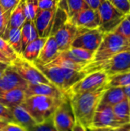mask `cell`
<instances>
[{
	"label": "cell",
	"instance_id": "1",
	"mask_svg": "<svg viewBox=\"0 0 130 131\" xmlns=\"http://www.w3.org/2000/svg\"><path fill=\"white\" fill-rule=\"evenodd\" d=\"M107 88V86H104L95 91L74 94L68 97L76 121L88 130L91 127L93 116Z\"/></svg>",
	"mask_w": 130,
	"mask_h": 131
},
{
	"label": "cell",
	"instance_id": "2",
	"mask_svg": "<svg viewBox=\"0 0 130 131\" xmlns=\"http://www.w3.org/2000/svg\"><path fill=\"white\" fill-rule=\"evenodd\" d=\"M65 97L48 96H32L27 97L22 106L28 111L37 124H40L51 117L55 110Z\"/></svg>",
	"mask_w": 130,
	"mask_h": 131
},
{
	"label": "cell",
	"instance_id": "3",
	"mask_svg": "<svg viewBox=\"0 0 130 131\" xmlns=\"http://www.w3.org/2000/svg\"><path fill=\"white\" fill-rule=\"evenodd\" d=\"M130 48V41L115 32L104 34L103 40L94 53L93 60L87 65L102 64L116 54Z\"/></svg>",
	"mask_w": 130,
	"mask_h": 131
},
{
	"label": "cell",
	"instance_id": "4",
	"mask_svg": "<svg viewBox=\"0 0 130 131\" xmlns=\"http://www.w3.org/2000/svg\"><path fill=\"white\" fill-rule=\"evenodd\" d=\"M103 71L109 76L130 71V48L124 50L108 61L97 65H86L82 71L87 75L97 71Z\"/></svg>",
	"mask_w": 130,
	"mask_h": 131
},
{
	"label": "cell",
	"instance_id": "5",
	"mask_svg": "<svg viewBox=\"0 0 130 131\" xmlns=\"http://www.w3.org/2000/svg\"><path fill=\"white\" fill-rule=\"evenodd\" d=\"M109 76L102 70L90 73L73 85L66 92V96L68 98L74 94L97 90L104 86H107Z\"/></svg>",
	"mask_w": 130,
	"mask_h": 131
},
{
	"label": "cell",
	"instance_id": "6",
	"mask_svg": "<svg viewBox=\"0 0 130 131\" xmlns=\"http://www.w3.org/2000/svg\"><path fill=\"white\" fill-rule=\"evenodd\" d=\"M11 68L16 71L28 84H44L54 85L44 74L33 64L21 56L11 62L10 64Z\"/></svg>",
	"mask_w": 130,
	"mask_h": 131
},
{
	"label": "cell",
	"instance_id": "7",
	"mask_svg": "<svg viewBox=\"0 0 130 131\" xmlns=\"http://www.w3.org/2000/svg\"><path fill=\"white\" fill-rule=\"evenodd\" d=\"M100 17L99 30L103 34L113 32L123 18L125 14L118 10L107 0H103L97 9Z\"/></svg>",
	"mask_w": 130,
	"mask_h": 131
},
{
	"label": "cell",
	"instance_id": "8",
	"mask_svg": "<svg viewBox=\"0 0 130 131\" xmlns=\"http://www.w3.org/2000/svg\"><path fill=\"white\" fill-rule=\"evenodd\" d=\"M104 34L97 29H85L77 28V32L71 44V47L86 49L95 53L100 46Z\"/></svg>",
	"mask_w": 130,
	"mask_h": 131
},
{
	"label": "cell",
	"instance_id": "9",
	"mask_svg": "<svg viewBox=\"0 0 130 131\" xmlns=\"http://www.w3.org/2000/svg\"><path fill=\"white\" fill-rule=\"evenodd\" d=\"M54 125L57 131H73L76 119L70 100L65 97L52 115Z\"/></svg>",
	"mask_w": 130,
	"mask_h": 131
},
{
	"label": "cell",
	"instance_id": "10",
	"mask_svg": "<svg viewBox=\"0 0 130 131\" xmlns=\"http://www.w3.org/2000/svg\"><path fill=\"white\" fill-rule=\"evenodd\" d=\"M122 125L123 124H121L116 118L113 107L100 103L93 116L90 128L109 127L115 129Z\"/></svg>",
	"mask_w": 130,
	"mask_h": 131
},
{
	"label": "cell",
	"instance_id": "11",
	"mask_svg": "<svg viewBox=\"0 0 130 131\" xmlns=\"http://www.w3.org/2000/svg\"><path fill=\"white\" fill-rule=\"evenodd\" d=\"M79 28L97 29L100 27V17L97 10L87 8L68 19Z\"/></svg>",
	"mask_w": 130,
	"mask_h": 131
},
{
	"label": "cell",
	"instance_id": "12",
	"mask_svg": "<svg viewBox=\"0 0 130 131\" xmlns=\"http://www.w3.org/2000/svg\"><path fill=\"white\" fill-rule=\"evenodd\" d=\"M57 8L38 12L34 22L39 37L48 38L51 35Z\"/></svg>",
	"mask_w": 130,
	"mask_h": 131
},
{
	"label": "cell",
	"instance_id": "13",
	"mask_svg": "<svg viewBox=\"0 0 130 131\" xmlns=\"http://www.w3.org/2000/svg\"><path fill=\"white\" fill-rule=\"evenodd\" d=\"M77 32V27L68 20L53 35L61 52L68 50Z\"/></svg>",
	"mask_w": 130,
	"mask_h": 131
},
{
	"label": "cell",
	"instance_id": "14",
	"mask_svg": "<svg viewBox=\"0 0 130 131\" xmlns=\"http://www.w3.org/2000/svg\"><path fill=\"white\" fill-rule=\"evenodd\" d=\"M27 85L28 82L8 65L0 78V94L15 88H23L25 90Z\"/></svg>",
	"mask_w": 130,
	"mask_h": 131
},
{
	"label": "cell",
	"instance_id": "15",
	"mask_svg": "<svg viewBox=\"0 0 130 131\" xmlns=\"http://www.w3.org/2000/svg\"><path fill=\"white\" fill-rule=\"evenodd\" d=\"M33 64L44 74V76L54 86H56L66 95L67 89H66L65 79H64V75L62 68L51 64L46 65H41L34 62Z\"/></svg>",
	"mask_w": 130,
	"mask_h": 131
},
{
	"label": "cell",
	"instance_id": "16",
	"mask_svg": "<svg viewBox=\"0 0 130 131\" xmlns=\"http://www.w3.org/2000/svg\"><path fill=\"white\" fill-rule=\"evenodd\" d=\"M26 98L32 96H48L54 97H67L60 89L52 84H28L25 90Z\"/></svg>",
	"mask_w": 130,
	"mask_h": 131
},
{
	"label": "cell",
	"instance_id": "17",
	"mask_svg": "<svg viewBox=\"0 0 130 131\" xmlns=\"http://www.w3.org/2000/svg\"><path fill=\"white\" fill-rule=\"evenodd\" d=\"M60 53L61 51H59L54 35H50L47 38L38 58L34 61V63H37L41 65L48 64L52 62L60 54Z\"/></svg>",
	"mask_w": 130,
	"mask_h": 131
},
{
	"label": "cell",
	"instance_id": "18",
	"mask_svg": "<svg viewBox=\"0 0 130 131\" xmlns=\"http://www.w3.org/2000/svg\"><path fill=\"white\" fill-rule=\"evenodd\" d=\"M25 99V91L23 88H15L0 94V104L8 109L21 105Z\"/></svg>",
	"mask_w": 130,
	"mask_h": 131
},
{
	"label": "cell",
	"instance_id": "19",
	"mask_svg": "<svg viewBox=\"0 0 130 131\" xmlns=\"http://www.w3.org/2000/svg\"><path fill=\"white\" fill-rule=\"evenodd\" d=\"M10 111L14 122L24 127L27 131H29L37 124L36 121L28 112V111L22 106V104L13 107L10 109Z\"/></svg>",
	"mask_w": 130,
	"mask_h": 131
},
{
	"label": "cell",
	"instance_id": "20",
	"mask_svg": "<svg viewBox=\"0 0 130 131\" xmlns=\"http://www.w3.org/2000/svg\"><path fill=\"white\" fill-rule=\"evenodd\" d=\"M48 38L38 37L34 41L29 43L23 50L21 57L30 62H34L38 58Z\"/></svg>",
	"mask_w": 130,
	"mask_h": 131
},
{
	"label": "cell",
	"instance_id": "21",
	"mask_svg": "<svg viewBox=\"0 0 130 131\" xmlns=\"http://www.w3.org/2000/svg\"><path fill=\"white\" fill-rule=\"evenodd\" d=\"M126 98V95L123 92V88L112 87L107 88L100 101V104H107L113 107L123 99Z\"/></svg>",
	"mask_w": 130,
	"mask_h": 131
},
{
	"label": "cell",
	"instance_id": "22",
	"mask_svg": "<svg viewBox=\"0 0 130 131\" xmlns=\"http://www.w3.org/2000/svg\"><path fill=\"white\" fill-rule=\"evenodd\" d=\"M25 0H21L18 5L11 12L6 31L11 28H21L22 25L25 22L26 17L25 14Z\"/></svg>",
	"mask_w": 130,
	"mask_h": 131
},
{
	"label": "cell",
	"instance_id": "23",
	"mask_svg": "<svg viewBox=\"0 0 130 131\" xmlns=\"http://www.w3.org/2000/svg\"><path fill=\"white\" fill-rule=\"evenodd\" d=\"M58 7L65 12L68 19L83 9L89 8L84 0H60Z\"/></svg>",
	"mask_w": 130,
	"mask_h": 131
},
{
	"label": "cell",
	"instance_id": "24",
	"mask_svg": "<svg viewBox=\"0 0 130 131\" xmlns=\"http://www.w3.org/2000/svg\"><path fill=\"white\" fill-rule=\"evenodd\" d=\"M3 39L7 41V42L10 45V46L13 48L15 52L18 56H21L22 53L21 28H9L5 34Z\"/></svg>",
	"mask_w": 130,
	"mask_h": 131
},
{
	"label": "cell",
	"instance_id": "25",
	"mask_svg": "<svg viewBox=\"0 0 130 131\" xmlns=\"http://www.w3.org/2000/svg\"><path fill=\"white\" fill-rule=\"evenodd\" d=\"M21 46H22V51H23L25 48L29 43L37 39L39 36L34 22L32 21L26 20L21 28Z\"/></svg>",
	"mask_w": 130,
	"mask_h": 131
},
{
	"label": "cell",
	"instance_id": "26",
	"mask_svg": "<svg viewBox=\"0 0 130 131\" xmlns=\"http://www.w3.org/2000/svg\"><path fill=\"white\" fill-rule=\"evenodd\" d=\"M113 113L121 124L130 123V101L126 97L113 107Z\"/></svg>",
	"mask_w": 130,
	"mask_h": 131
},
{
	"label": "cell",
	"instance_id": "27",
	"mask_svg": "<svg viewBox=\"0 0 130 131\" xmlns=\"http://www.w3.org/2000/svg\"><path fill=\"white\" fill-rule=\"evenodd\" d=\"M130 86V71L109 77L107 88H125Z\"/></svg>",
	"mask_w": 130,
	"mask_h": 131
},
{
	"label": "cell",
	"instance_id": "28",
	"mask_svg": "<svg viewBox=\"0 0 130 131\" xmlns=\"http://www.w3.org/2000/svg\"><path fill=\"white\" fill-rule=\"evenodd\" d=\"M51 64L53 65H57L59 66L61 68H68V69H72L74 71H80L83 70V68L85 67V65L84 64H80L78 63H76L61 54H59L52 62L50 63Z\"/></svg>",
	"mask_w": 130,
	"mask_h": 131
},
{
	"label": "cell",
	"instance_id": "29",
	"mask_svg": "<svg viewBox=\"0 0 130 131\" xmlns=\"http://www.w3.org/2000/svg\"><path fill=\"white\" fill-rule=\"evenodd\" d=\"M125 39L130 41V12L125 15L123 20L113 31Z\"/></svg>",
	"mask_w": 130,
	"mask_h": 131
},
{
	"label": "cell",
	"instance_id": "30",
	"mask_svg": "<svg viewBox=\"0 0 130 131\" xmlns=\"http://www.w3.org/2000/svg\"><path fill=\"white\" fill-rule=\"evenodd\" d=\"M39 12L38 0H25V14L27 21H34Z\"/></svg>",
	"mask_w": 130,
	"mask_h": 131
},
{
	"label": "cell",
	"instance_id": "31",
	"mask_svg": "<svg viewBox=\"0 0 130 131\" xmlns=\"http://www.w3.org/2000/svg\"><path fill=\"white\" fill-rule=\"evenodd\" d=\"M69 50L78 59H80L81 61L86 63L87 64L88 63H90L93 60V55H94V52L86 50V49L80 48L70 47L69 48Z\"/></svg>",
	"mask_w": 130,
	"mask_h": 131
},
{
	"label": "cell",
	"instance_id": "32",
	"mask_svg": "<svg viewBox=\"0 0 130 131\" xmlns=\"http://www.w3.org/2000/svg\"><path fill=\"white\" fill-rule=\"evenodd\" d=\"M0 51L3 53L7 58H8L11 61H15L18 58V54L15 52L13 48L10 46V45L0 37Z\"/></svg>",
	"mask_w": 130,
	"mask_h": 131
},
{
	"label": "cell",
	"instance_id": "33",
	"mask_svg": "<svg viewBox=\"0 0 130 131\" xmlns=\"http://www.w3.org/2000/svg\"><path fill=\"white\" fill-rule=\"evenodd\" d=\"M29 131H57L55 128L53 120H52V116L44 121L42 123L37 124L34 127H32Z\"/></svg>",
	"mask_w": 130,
	"mask_h": 131
},
{
	"label": "cell",
	"instance_id": "34",
	"mask_svg": "<svg viewBox=\"0 0 130 131\" xmlns=\"http://www.w3.org/2000/svg\"><path fill=\"white\" fill-rule=\"evenodd\" d=\"M9 18L10 15L5 12L0 5V37L2 38H4V35L8 28Z\"/></svg>",
	"mask_w": 130,
	"mask_h": 131
},
{
	"label": "cell",
	"instance_id": "35",
	"mask_svg": "<svg viewBox=\"0 0 130 131\" xmlns=\"http://www.w3.org/2000/svg\"><path fill=\"white\" fill-rule=\"evenodd\" d=\"M123 14L130 12V0H107Z\"/></svg>",
	"mask_w": 130,
	"mask_h": 131
},
{
	"label": "cell",
	"instance_id": "36",
	"mask_svg": "<svg viewBox=\"0 0 130 131\" xmlns=\"http://www.w3.org/2000/svg\"><path fill=\"white\" fill-rule=\"evenodd\" d=\"M60 0H38L39 11L49 10L58 7Z\"/></svg>",
	"mask_w": 130,
	"mask_h": 131
},
{
	"label": "cell",
	"instance_id": "37",
	"mask_svg": "<svg viewBox=\"0 0 130 131\" xmlns=\"http://www.w3.org/2000/svg\"><path fill=\"white\" fill-rule=\"evenodd\" d=\"M21 0H0V5L2 8L8 15H11V12L18 5Z\"/></svg>",
	"mask_w": 130,
	"mask_h": 131
},
{
	"label": "cell",
	"instance_id": "38",
	"mask_svg": "<svg viewBox=\"0 0 130 131\" xmlns=\"http://www.w3.org/2000/svg\"><path fill=\"white\" fill-rule=\"evenodd\" d=\"M0 121L4 122H14L10 109L0 104Z\"/></svg>",
	"mask_w": 130,
	"mask_h": 131
},
{
	"label": "cell",
	"instance_id": "39",
	"mask_svg": "<svg viewBox=\"0 0 130 131\" xmlns=\"http://www.w3.org/2000/svg\"><path fill=\"white\" fill-rule=\"evenodd\" d=\"M2 130L4 131H27L24 127L15 122H8Z\"/></svg>",
	"mask_w": 130,
	"mask_h": 131
},
{
	"label": "cell",
	"instance_id": "40",
	"mask_svg": "<svg viewBox=\"0 0 130 131\" xmlns=\"http://www.w3.org/2000/svg\"><path fill=\"white\" fill-rule=\"evenodd\" d=\"M103 0H84L87 6L94 10H97Z\"/></svg>",
	"mask_w": 130,
	"mask_h": 131
},
{
	"label": "cell",
	"instance_id": "41",
	"mask_svg": "<svg viewBox=\"0 0 130 131\" xmlns=\"http://www.w3.org/2000/svg\"><path fill=\"white\" fill-rule=\"evenodd\" d=\"M0 62L4 63V64H8V65H10V64H11L12 61H11L8 58H7L3 53H2V52L0 51Z\"/></svg>",
	"mask_w": 130,
	"mask_h": 131
},
{
	"label": "cell",
	"instance_id": "42",
	"mask_svg": "<svg viewBox=\"0 0 130 131\" xmlns=\"http://www.w3.org/2000/svg\"><path fill=\"white\" fill-rule=\"evenodd\" d=\"M73 131H89L88 129H87L85 127H84L81 124H80L79 122L76 121L74 127L73 128Z\"/></svg>",
	"mask_w": 130,
	"mask_h": 131
},
{
	"label": "cell",
	"instance_id": "43",
	"mask_svg": "<svg viewBox=\"0 0 130 131\" xmlns=\"http://www.w3.org/2000/svg\"><path fill=\"white\" fill-rule=\"evenodd\" d=\"M115 131H130V123L123 124L117 128H115Z\"/></svg>",
	"mask_w": 130,
	"mask_h": 131
},
{
	"label": "cell",
	"instance_id": "44",
	"mask_svg": "<svg viewBox=\"0 0 130 131\" xmlns=\"http://www.w3.org/2000/svg\"><path fill=\"white\" fill-rule=\"evenodd\" d=\"M89 131H115V129L113 128H90L88 130Z\"/></svg>",
	"mask_w": 130,
	"mask_h": 131
},
{
	"label": "cell",
	"instance_id": "45",
	"mask_svg": "<svg viewBox=\"0 0 130 131\" xmlns=\"http://www.w3.org/2000/svg\"><path fill=\"white\" fill-rule=\"evenodd\" d=\"M123 92H124V94L126 95V97L129 101H130V86L123 88Z\"/></svg>",
	"mask_w": 130,
	"mask_h": 131
},
{
	"label": "cell",
	"instance_id": "46",
	"mask_svg": "<svg viewBox=\"0 0 130 131\" xmlns=\"http://www.w3.org/2000/svg\"><path fill=\"white\" fill-rule=\"evenodd\" d=\"M8 66V64H5L4 63L0 62V70H5Z\"/></svg>",
	"mask_w": 130,
	"mask_h": 131
},
{
	"label": "cell",
	"instance_id": "47",
	"mask_svg": "<svg viewBox=\"0 0 130 131\" xmlns=\"http://www.w3.org/2000/svg\"><path fill=\"white\" fill-rule=\"evenodd\" d=\"M6 124H7L6 122H4V121H0V130H2L4 128V127L5 126Z\"/></svg>",
	"mask_w": 130,
	"mask_h": 131
},
{
	"label": "cell",
	"instance_id": "48",
	"mask_svg": "<svg viewBox=\"0 0 130 131\" xmlns=\"http://www.w3.org/2000/svg\"><path fill=\"white\" fill-rule=\"evenodd\" d=\"M4 71H5V70H0V78L2 77V74H3V72H4Z\"/></svg>",
	"mask_w": 130,
	"mask_h": 131
},
{
	"label": "cell",
	"instance_id": "49",
	"mask_svg": "<svg viewBox=\"0 0 130 131\" xmlns=\"http://www.w3.org/2000/svg\"><path fill=\"white\" fill-rule=\"evenodd\" d=\"M0 131H4L3 130H0Z\"/></svg>",
	"mask_w": 130,
	"mask_h": 131
}]
</instances>
